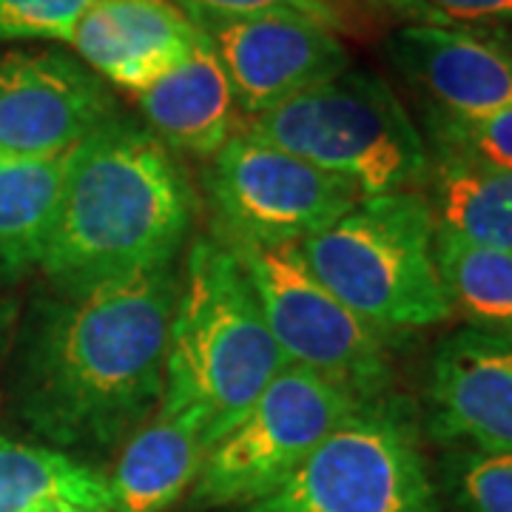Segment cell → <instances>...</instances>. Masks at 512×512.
<instances>
[{
	"mask_svg": "<svg viewBox=\"0 0 512 512\" xmlns=\"http://www.w3.org/2000/svg\"><path fill=\"white\" fill-rule=\"evenodd\" d=\"M285 367L234 251L220 239H197L180 271L157 410L200 416L214 447Z\"/></svg>",
	"mask_w": 512,
	"mask_h": 512,
	"instance_id": "3957f363",
	"label": "cell"
},
{
	"mask_svg": "<svg viewBox=\"0 0 512 512\" xmlns=\"http://www.w3.org/2000/svg\"><path fill=\"white\" fill-rule=\"evenodd\" d=\"M239 259L288 365L373 399L393 382V336L370 328L313 276L299 245H225Z\"/></svg>",
	"mask_w": 512,
	"mask_h": 512,
	"instance_id": "52a82bcc",
	"label": "cell"
},
{
	"mask_svg": "<svg viewBox=\"0 0 512 512\" xmlns=\"http://www.w3.org/2000/svg\"><path fill=\"white\" fill-rule=\"evenodd\" d=\"M239 512H439L416 404L393 390L362 399L288 481Z\"/></svg>",
	"mask_w": 512,
	"mask_h": 512,
	"instance_id": "8992f818",
	"label": "cell"
},
{
	"mask_svg": "<svg viewBox=\"0 0 512 512\" xmlns=\"http://www.w3.org/2000/svg\"><path fill=\"white\" fill-rule=\"evenodd\" d=\"M359 402L348 387L313 370L285 367L208 450L188 507H248L274 493Z\"/></svg>",
	"mask_w": 512,
	"mask_h": 512,
	"instance_id": "ba28073f",
	"label": "cell"
},
{
	"mask_svg": "<svg viewBox=\"0 0 512 512\" xmlns=\"http://www.w3.org/2000/svg\"><path fill=\"white\" fill-rule=\"evenodd\" d=\"M424 424L453 450L512 453V339L473 328L444 336L430 362Z\"/></svg>",
	"mask_w": 512,
	"mask_h": 512,
	"instance_id": "7c38bea8",
	"label": "cell"
},
{
	"mask_svg": "<svg viewBox=\"0 0 512 512\" xmlns=\"http://www.w3.org/2000/svg\"><path fill=\"white\" fill-rule=\"evenodd\" d=\"M436 265L450 311L467 328L512 339V254L470 245L436 228Z\"/></svg>",
	"mask_w": 512,
	"mask_h": 512,
	"instance_id": "ffe728a7",
	"label": "cell"
},
{
	"mask_svg": "<svg viewBox=\"0 0 512 512\" xmlns=\"http://www.w3.org/2000/svg\"><path fill=\"white\" fill-rule=\"evenodd\" d=\"M441 484L456 512H512V453L450 450Z\"/></svg>",
	"mask_w": 512,
	"mask_h": 512,
	"instance_id": "7402d4cb",
	"label": "cell"
},
{
	"mask_svg": "<svg viewBox=\"0 0 512 512\" xmlns=\"http://www.w3.org/2000/svg\"><path fill=\"white\" fill-rule=\"evenodd\" d=\"M134 97L143 126L174 154L211 160L242 126L234 89L202 37L177 69Z\"/></svg>",
	"mask_w": 512,
	"mask_h": 512,
	"instance_id": "9a60e30c",
	"label": "cell"
},
{
	"mask_svg": "<svg viewBox=\"0 0 512 512\" xmlns=\"http://www.w3.org/2000/svg\"><path fill=\"white\" fill-rule=\"evenodd\" d=\"M6 308H3V302H0V350H3V333H6Z\"/></svg>",
	"mask_w": 512,
	"mask_h": 512,
	"instance_id": "484cf974",
	"label": "cell"
},
{
	"mask_svg": "<svg viewBox=\"0 0 512 512\" xmlns=\"http://www.w3.org/2000/svg\"><path fill=\"white\" fill-rule=\"evenodd\" d=\"M197 40L174 0H97L66 43L97 77L137 94L177 69Z\"/></svg>",
	"mask_w": 512,
	"mask_h": 512,
	"instance_id": "5bb4252c",
	"label": "cell"
},
{
	"mask_svg": "<svg viewBox=\"0 0 512 512\" xmlns=\"http://www.w3.org/2000/svg\"><path fill=\"white\" fill-rule=\"evenodd\" d=\"M239 128L348 180L362 200L413 191L430 168L424 134L402 100L379 74L353 66Z\"/></svg>",
	"mask_w": 512,
	"mask_h": 512,
	"instance_id": "5b68a950",
	"label": "cell"
},
{
	"mask_svg": "<svg viewBox=\"0 0 512 512\" xmlns=\"http://www.w3.org/2000/svg\"><path fill=\"white\" fill-rule=\"evenodd\" d=\"M97 0H0V40H60Z\"/></svg>",
	"mask_w": 512,
	"mask_h": 512,
	"instance_id": "cb8c5ba5",
	"label": "cell"
},
{
	"mask_svg": "<svg viewBox=\"0 0 512 512\" xmlns=\"http://www.w3.org/2000/svg\"><path fill=\"white\" fill-rule=\"evenodd\" d=\"M393 15H402L416 26L461 29L476 35L495 37L501 43L512 40V0H370Z\"/></svg>",
	"mask_w": 512,
	"mask_h": 512,
	"instance_id": "603a6c76",
	"label": "cell"
},
{
	"mask_svg": "<svg viewBox=\"0 0 512 512\" xmlns=\"http://www.w3.org/2000/svg\"><path fill=\"white\" fill-rule=\"evenodd\" d=\"M177 6H194L220 15H299L328 26L330 32L348 29L339 0H174Z\"/></svg>",
	"mask_w": 512,
	"mask_h": 512,
	"instance_id": "d4e9b609",
	"label": "cell"
},
{
	"mask_svg": "<svg viewBox=\"0 0 512 512\" xmlns=\"http://www.w3.org/2000/svg\"><path fill=\"white\" fill-rule=\"evenodd\" d=\"M57 504L114 512L109 478L57 447L0 436V512H43Z\"/></svg>",
	"mask_w": 512,
	"mask_h": 512,
	"instance_id": "d6986e66",
	"label": "cell"
},
{
	"mask_svg": "<svg viewBox=\"0 0 512 512\" xmlns=\"http://www.w3.org/2000/svg\"><path fill=\"white\" fill-rule=\"evenodd\" d=\"M117 111L106 80L69 52L12 49L0 55V157L69 154Z\"/></svg>",
	"mask_w": 512,
	"mask_h": 512,
	"instance_id": "8fae6325",
	"label": "cell"
},
{
	"mask_svg": "<svg viewBox=\"0 0 512 512\" xmlns=\"http://www.w3.org/2000/svg\"><path fill=\"white\" fill-rule=\"evenodd\" d=\"M222 245H302L342 220L362 194L342 177L242 131L202 168Z\"/></svg>",
	"mask_w": 512,
	"mask_h": 512,
	"instance_id": "9c48e42d",
	"label": "cell"
},
{
	"mask_svg": "<svg viewBox=\"0 0 512 512\" xmlns=\"http://www.w3.org/2000/svg\"><path fill=\"white\" fill-rule=\"evenodd\" d=\"M177 296V259L86 293L40 296L20 333V419L57 447L126 441L163 399Z\"/></svg>",
	"mask_w": 512,
	"mask_h": 512,
	"instance_id": "6da1fadb",
	"label": "cell"
},
{
	"mask_svg": "<svg viewBox=\"0 0 512 512\" xmlns=\"http://www.w3.org/2000/svg\"><path fill=\"white\" fill-rule=\"evenodd\" d=\"M387 60L424 111L487 117L512 109V46L495 37L407 23L384 43Z\"/></svg>",
	"mask_w": 512,
	"mask_h": 512,
	"instance_id": "4fadbf2b",
	"label": "cell"
},
{
	"mask_svg": "<svg viewBox=\"0 0 512 512\" xmlns=\"http://www.w3.org/2000/svg\"><path fill=\"white\" fill-rule=\"evenodd\" d=\"M299 251L342 305L393 339L453 316L436 265V222L416 191L359 200Z\"/></svg>",
	"mask_w": 512,
	"mask_h": 512,
	"instance_id": "277c9868",
	"label": "cell"
},
{
	"mask_svg": "<svg viewBox=\"0 0 512 512\" xmlns=\"http://www.w3.org/2000/svg\"><path fill=\"white\" fill-rule=\"evenodd\" d=\"M424 188L439 231L512 254V171L430 154Z\"/></svg>",
	"mask_w": 512,
	"mask_h": 512,
	"instance_id": "e0dca14e",
	"label": "cell"
},
{
	"mask_svg": "<svg viewBox=\"0 0 512 512\" xmlns=\"http://www.w3.org/2000/svg\"><path fill=\"white\" fill-rule=\"evenodd\" d=\"M72 151L43 160L0 157V282H18L40 268Z\"/></svg>",
	"mask_w": 512,
	"mask_h": 512,
	"instance_id": "ac0fdd59",
	"label": "cell"
},
{
	"mask_svg": "<svg viewBox=\"0 0 512 512\" xmlns=\"http://www.w3.org/2000/svg\"><path fill=\"white\" fill-rule=\"evenodd\" d=\"M43 512H83V510H77V507H69V504H57V507H49V510H43Z\"/></svg>",
	"mask_w": 512,
	"mask_h": 512,
	"instance_id": "4316f807",
	"label": "cell"
},
{
	"mask_svg": "<svg viewBox=\"0 0 512 512\" xmlns=\"http://www.w3.org/2000/svg\"><path fill=\"white\" fill-rule=\"evenodd\" d=\"M424 131L430 154L512 171V109L470 120L424 111Z\"/></svg>",
	"mask_w": 512,
	"mask_h": 512,
	"instance_id": "44dd1931",
	"label": "cell"
},
{
	"mask_svg": "<svg viewBox=\"0 0 512 512\" xmlns=\"http://www.w3.org/2000/svg\"><path fill=\"white\" fill-rule=\"evenodd\" d=\"M220 60L239 111L256 117L350 69L336 32L299 15H220L180 6Z\"/></svg>",
	"mask_w": 512,
	"mask_h": 512,
	"instance_id": "30bf717a",
	"label": "cell"
},
{
	"mask_svg": "<svg viewBox=\"0 0 512 512\" xmlns=\"http://www.w3.org/2000/svg\"><path fill=\"white\" fill-rule=\"evenodd\" d=\"M211 450L194 413L154 410L126 441L109 478L114 512H168L200 476Z\"/></svg>",
	"mask_w": 512,
	"mask_h": 512,
	"instance_id": "2e32d148",
	"label": "cell"
},
{
	"mask_svg": "<svg viewBox=\"0 0 512 512\" xmlns=\"http://www.w3.org/2000/svg\"><path fill=\"white\" fill-rule=\"evenodd\" d=\"M194 202L177 154L117 111L69 157L40 271L55 293H86L174 262L191 234Z\"/></svg>",
	"mask_w": 512,
	"mask_h": 512,
	"instance_id": "7a4b0ae2",
	"label": "cell"
}]
</instances>
